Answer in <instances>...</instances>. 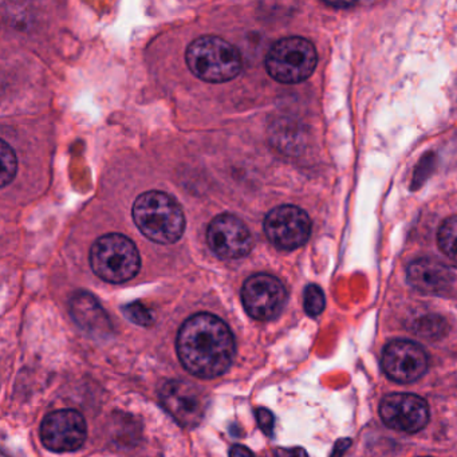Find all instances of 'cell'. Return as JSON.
Returning <instances> with one entry per match:
<instances>
[{
    "label": "cell",
    "mask_w": 457,
    "mask_h": 457,
    "mask_svg": "<svg viewBox=\"0 0 457 457\" xmlns=\"http://www.w3.org/2000/svg\"><path fill=\"white\" fill-rule=\"evenodd\" d=\"M179 358L199 378H215L228 370L235 357V339L216 315L200 312L188 318L178 336Z\"/></svg>",
    "instance_id": "6da1fadb"
},
{
    "label": "cell",
    "mask_w": 457,
    "mask_h": 457,
    "mask_svg": "<svg viewBox=\"0 0 457 457\" xmlns=\"http://www.w3.org/2000/svg\"><path fill=\"white\" fill-rule=\"evenodd\" d=\"M132 215L138 229L159 245L178 242L186 229V216L180 204L164 192H145L138 196Z\"/></svg>",
    "instance_id": "7a4b0ae2"
},
{
    "label": "cell",
    "mask_w": 457,
    "mask_h": 457,
    "mask_svg": "<svg viewBox=\"0 0 457 457\" xmlns=\"http://www.w3.org/2000/svg\"><path fill=\"white\" fill-rule=\"evenodd\" d=\"M189 71L211 84H223L237 79L242 71V57L237 47L215 36L200 37L187 49Z\"/></svg>",
    "instance_id": "3957f363"
},
{
    "label": "cell",
    "mask_w": 457,
    "mask_h": 457,
    "mask_svg": "<svg viewBox=\"0 0 457 457\" xmlns=\"http://www.w3.org/2000/svg\"><path fill=\"white\" fill-rule=\"evenodd\" d=\"M90 264L101 279L109 283H125L140 271L137 247L124 235L101 237L90 250Z\"/></svg>",
    "instance_id": "277c9868"
},
{
    "label": "cell",
    "mask_w": 457,
    "mask_h": 457,
    "mask_svg": "<svg viewBox=\"0 0 457 457\" xmlns=\"http://www.w3.org/2000/svg\"><path fill=\"white\" fill-rule=\"evenodd\" d=\"M318 55L314 45L301 37L280 39L270 50L266 69L280 84L306 81L317 68Z\"/></svg>",
    "instance_id": "5b68a950"
},
{
    "label": "cell",
    "mask_w": 457,
    "mask_h": 457,
    "mask_svg": "<svg viewBox=\"0 0 457 457\" xmlns=\"http://www.w3.org/2000/svg\"><path fill=\"white\" fill-rule=\"evenodd\" d=\"M162 408L184 428L197 427L207 411L208 398L205 393L188 381L165 382L160 390Z\"/></svg>",
    "instance_id": "8992f818"
},
{
    "label": "cell",
    "mask_w": 457,
    "mask_h": 457,
    "mask_svg": "<svg viewBox=\"0 0 457 457\" xmlns=\"http://www.w3.org/2000/svg\"><path fill=\"white\" fill-rule=\"evenodd\" d=\"M264 232L270 242L279 250H296L309 240L312 220L302 208L280 205L270 211L266 216Z\"/></svg>",
    "instance_id": "52a82bcc"
},
{
    "label": "cell",
    "mask_w": 457,
    "mask_h": 457,
    "mask_svg": "<svg viewBox=\"0 0 457 457\" xmlns=\"http://www.w3.org/2000/svg\"><path fill=\"white\" fill-rule=\"evenodd\" d=\"M245 312L258 320H271L282 312L287 291L278 278L256 274L245 280L242 288Z\"/></svg>",
    "instance_id": "ba28073f"
},
{
    "label": "cell",
    "mask_w": 457,
    "mask_h": 457,
    "mask_svg": "<svg viewBox=\"0 0 457 457\" xmlns=\"http://www.w3.org/2000/svg\"><path fill=\"white\" fill-rule=\"evenodd\" d=\"M87 421L73 409L55 411L45 417L41 425L44 445L53 452H74L87 440Z\"/></svg>",
    "instance_id": "9c48e42d"
},
{
    "label": "cell",
    "mask_w": 457,
    "mask_h": 457,
    "mask_svg": "<svg viewBox=\"0 0 457 457\" xmlns=\"http://www.w3.org/2000/svg\"><path fill=\"white\" fill-rule=\"evenodd\" d=\"M379 416L392 429L416 433L429 422V406L420 395L393 393L382 400Z\"/></svg>",
    "instance_id": "30bf717a"
},
{
    "label": "cell",
    "mask_w": 457,
    "mask_h": 457,
    "mask_svg": "<svg viewBox=\"0 0 457 457\" xmlns=\"http://www.w3.org/2000/svg\"><path fill=\"white\" fill-rule=\"evenodd\" d=\"M211 250L223 259H242L253 250V235L239 218L228 213L211 221L207 231Z\"/></svg>",
    "instance_id": "8fae6325"
},
{
    "label": "cell",
    "mask_w": 457,
    "mask_h": 457,
    "mask_svg": "<svg viewBox=\"0 0 457 457\" xmlns=\"http://www.w3.org/2000/svg\"><path fill=\"white\" fill-rule=\"evenodd\" d=\"M381 365L393 381L408 384L424 376L428 369V354L417 342L395 339L385 346Z\"/></svg>",
    "instance_id": "7c38bea8"
},
{
    "label": "cell",
    "mask_w": 457,
    "mask_h": 457,
    "mask_svg": "<svg viewBox=\"0 0 457 457\" xmlns=\"http://www.w3.org/2000/svg\"><path fill=\"white\" fill-rule=\"evenodd\" d=\"M409 285L422 294H443L453 283V274L449 267L432 259H419L408 267Z\"/></svg>",
    "instance_id": "4fadbf2b"
},
{
    "label": "cell",
    "mask_w": 457,
    "mask_h": 457,
    "mask_svg": "<svg viewBox=\"0 0 457 457\" xmlns=\"http://www.w3.org/2000/svg\"><path fill=\"white\" fill-rule=\"evenodd\" d=\"M71 312L79 328L95 337H106L112 331V323L105 310L92 294L79 291L71 302Z\"/></svg>",
    "instance_id": "5bb4252c"
},
{
    "label": "cell",
    "mask_w": 457,
    "mask_h": 457,
    "mask_svg": "<svg viewBox=\"0 0 457 457\" xmlns=\"http://www.w3.org/2000/svg\"><path fill=\"white\" fill-rule=\"evenodd\" d=\"M437 243L444 255L457 263V216L446 219L437 232Z\"/></svg>",
    "instance_id": "9a60e30c"
},
{
    "label": "cell",
    "mask_w": 457,
    "mask_h": 457,
    "mask_svg": "<svg viewBox=\"0 0 457 457\" xmlns=\"http://www.w3.org/2000/svg\"><path fill=\"white\" fill-rule=\"evenodd\" d=\"M304 312L310 317H318L325 310V294L317 285H309L304 290Z\"/></svg>",
    "instance_id": "2e32d148"
},
{
    "label": "cell",
    "mask_w": 457,
    "mask_h": 457,
    "mask_svg": "<svg viewBox=\"0 0 457 457\" xmlns=\"http://www.w3.org/2000/svg\"><path fill=\"white\" fill-rule=\"evenodd\" d=\"M2 162H4V172H2V187L9 186L17 175V156L12 146L6 141H2Z\"/></svg>",
    "instance_id": "e0dca14e"
},
{
    "label": "cell",
    "mask_w": 457,
    "mask_h": 457,
    "mask_svg": "<svg viewBox=\"0 0 457 457\" xmlns=\"http://www.w3.org/2000/svg\"><path fill=\"white\" fill-rule=\"evenodd\" d=\"M124 312L129 320H132L137 325L149 326L154 322L152 312L144 304L138 303V302L125 306Z\"/></svg>",
    "instance_id": "ac0fdd59"
},
{
    "label": "cell",
    "mask_w": 457,
    "mask_h": 457,
    "mask_svg": "<svg viewBox=\"0 0 457 457\" xmlns=\"http://www.w3.org/2000/svg\"><path fill=\"white\" fill-rule=\"evenodd\" d=\"M256 420H258L261 429L267 436H271L272 432H274V414L269 409L261 408L256 411Z\"/></svg>",
    "instance_id": "d6986e66"
},
{
    "label": "cell",
    "mask_w": 457,
    "mask_h": 457,
    "mask_svg": "<svg viewBox=\"0 0 457 457\" xmlns=\"http://www.w3.org/2000/svg\"><path fill=\"white\" fill-rule=\"evenodd\" d=\"M277 457H309L303 448L278 449Z\"/></svg>",
    "instance_id": "ffe728a7"
},
{
    "label": "cell",
    "mask_w": 457,
    "mask_h": 457,
    "mask_svg": "<svg viewBox=\"0 0 457 457\" xmlns=\"http://www.w3.org/2000/svg\"><path fill=\"white\" fill-rule=\"evenodd\" d=\"M229 457H253V452L243 445H234L229 451Z\"/></svg>",
    "instance_id": "44dd1931"
},
{
    "label": "cell",
    "mask_w": 457,
    "mask_h": 457,
    "mask_svg": "<svg viewBox=\"0 0 457 457\" xmlns=\"http://www.w3.org/2000/svg\"><path fill=\"white\" fill-rule=\"evenodd\" d=\"M350 440H342L339 443H337L336 449L333 452V457H341V454L344 453V451H346L349 448Z\"/></svg>",
    "instance_id": "7402d4cb"
},
{
    "label": "cell",
    "mask_w": 457,
    "mask_h": 457,
    "mask_svg": "<svg viewBox=\"0 0 457 457\" xmlns=\"http://www.w3.org/2000/svg\"><path fill=\"white\" fill-rule=\"evenodd\" d=\"M354 4H328V6L333 7H350L353 6Z\"/></svg>",
    "instance_id": "603a6c76"
}]
</instances>
